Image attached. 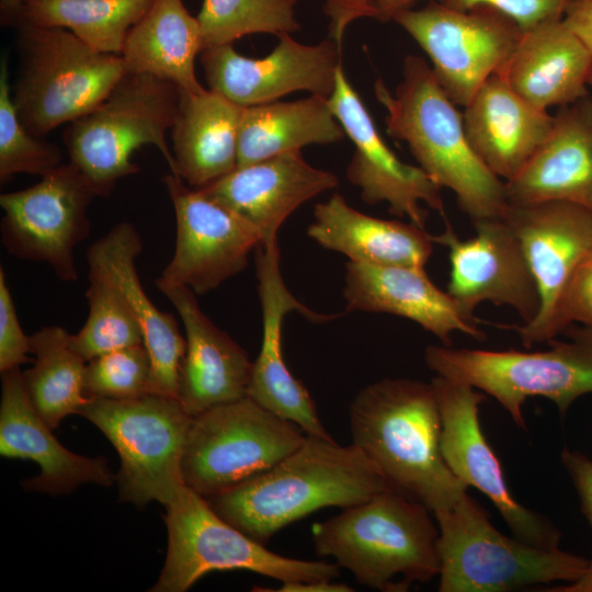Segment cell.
I'll list each match as a JSON object with an SVG mask.
<instances>
[{
	"mask_svg": "<svg viewBox=\"0 0 592 592\" xmlns=\"http://www.w3.org/2000/svg\"><path fill=\"white\" fill-rule=\"evenodd\" d=\"M389 483L353 443L307 435L266 471L207 498L215 512L252 539L265 544L308 514L364 502Z\"/></svg>",
	"mask_w": 592,
	"mask_h": 592,
	"instance_id": "obj_1",
	"label": "cell"
},
{
	"mask_svg": "<svg viewBox=\"0 0 592 592\" xmlns=\"http://www.w3.org/2000/svg\"><path fill=\"white\" fill-rule=\"evenodd\" d=\"M352 443L387 482L431 512L451 509L466 492L441 452V414L431 383L384 378L349 407Z\"/></svg>",
	"mask_w": 592,
	"mask_h": 592,
	"instance_id": "obj_2",
	"label": "cell"
},
{
	"mask_svg": "<svg viewBox=\"0 0 592 592\" xmlns=\"http://www.w3.org/2000/svg\"><path fill=\"white\" fill-rule=\"evenodd\" d=\"M374 93L387 112V133L407 144L419 167L455 194L473 221L503 216L509 205L505 182L474 151L463 114L422 57L405 58L402 80L394 92L378 79Z\"/></svg>",
	"mask_w": 592,
	"mask_h": 592,
	"instance_id": "obj_3",
	"label": "cell"
},
{
	"mask_svg": "<svg viewBox=\"0 0 592 592\" xmlns=\"http://www.w3.org/2000/svg\"><path fill=\"white\" fill-rule=\"evenodd\" d=\"M430 510L388 486L368 500L311 526L318 556L331 557L362 585L403 592L440 573L439 526Z\"/></svg>",
	"mask_w": 592,
	"mask_h": 592,
	"instance_id": "obj_4",
	"label": "cell"
},
{
	"mask_svg": "<svg viewBox=\"0 0 592 592\" xmlns=\"http://www.w3.org/2000/svg\"><path fill=\"white\" fill-rule=\"evenodd\" d=\"M15 27L20 70L11 94L36 136L91 112L126 72L121 55L99 53L66 29L25 21Z\"/></svg>",
	"mask_w": 592,
	"mask_h": 592,
	"instance_id": "obj_5",
	"label": "cell"
},
{
	"mask_svg": "<svg viewBox=\"0 0 592 592\" xmlns=\"http://www.w3.org/2000/svg\"><path fill=\"white\" fill-rule=\"evenodd\" d=\"M180 96L181 89L168 80L125 72L95 109L65 128L69 162L91 181L100 197L107 196L118 180L140 171L130 157L141 146H156L174 174L166 136Z\"/></svg>",
	"mask_w": 592,
	"mask_h": 592,
	"instance_id": "obj_6",
	"label": "cell"
},
{
	"mask_svg": "<svg viewBox=\"0 0 592 592\" xmlns=\"http://www.w3.org/2000/svg\"><path fill=\"white\" fill-rule=\"evenodd\" d=\"M439 525L440 592H506L554 581L572 582L589 560L499 532L467 492L433 513Z\"/></svg>",
	"mask_w": 592,
	"mask_h": 592,
	"instance_id": "obj_7",
	"label": "cell"
},
{
	"mask_svg": "<svg viewBox=\"0 0 592 592\" xmlns=\"http://www.w3.org/2000/svg\"><path fill=\"white\" fill-rule=\"evenodd\" d=\"M569 341H549L537 352L453 349L430 345L424 361L430 371L493 397L521 429L522 405L546 397L563 415L580 396L592 392V327L569 329Z\"/></svg>",
	"mask_w": 592,
	"mask_h": 592,
	"instance_id": "obj_8",
	"label": "cell"
},
{
	"mask_svg": "<svg viewBox=\"0 0 592 592\" xmlns=\"http://www.w3.org/2000/svg\"><path fill=\"white\" fill-rule=\"evenodd\" d=\"M166 509L168 551L152 592H184L212 571L247 570L281 583L340 576L335 562L295 559L267 549L224 520L187 486Z\"/></svg>",
	"mask_w": 592,
	"mask_h": 592,
	"instance_id": "obj_9",
	"label": "cell"
},
{
	"mask_svg": "<svg viewBox=\"0 0 592 592\" xmlns=\"http://www.w3.org/2000/svg\"><path fill=\"white\" fill-rule=\"evenodd\" d=\"M78 414L117 451L121 500L166 506L185 486L181 462L193 417L177 398L153 392L124 400L90 397Z\"/></svg>",
	"mask_w": 592,
	"mask_h": 592,
	"instance_id": "obj_10",
	"label": "cell"
},
{
	"mask_svg": "<svg viewBox=\"0 0 592 592\" xmlns=\"http://www.w3.org/2000/svg\"><path fill=\"white\" fill-rule=\"evenodd\" d=\"M306 433L248 396L192 418L181 462L185 486L204 498L225 492L285 458Z\"/></svg>",
	"mask_w": 592,
	"mask_h": 592,
	"instance_id": "obj_11",
	"label": "cell"
},
{
	"mask_svg": "<svg viewBox=\"0 0 592 592\" xmlns=\"http://www.w3.org/2000/svg\"><path fill=\"white\" fill-rule=\"evenodd\" d=\"M392 21L423 49L440 86L463 107L506 65L523 35L513 20L490 7L458 11L435 0Z\"/></svg>",
	"mask_w": 592,
	"mask_h": 592,
	"instance_id": "obj_12",
	"label": "cell"
},
{
	"mask_svg": "<svg viewBox=\"0 0 592 592\" xmlns=\"http://www.w3.org/2000/svg\"><path fill=\"white\" fill-rule=\"evenodd\" d=\"M96 197L91 181L72 163H62L36 184L0 195L1 243L11 255L44 262L59 280L75 282V248L89 235L88 208Z\"/></svg>",
	"mask_w": 592,
	"mask_h": 592,
	"instance_id": "obj_13",
	"label": "cell"
},
{
	"mask_svg": "<svg viewBox=\"0 0 592 592\" xmlns=\"http://www.w3.org/2000/svg\"><path fill=\"white\" fill-rule=\"evenodd\" d=\"M162 181L173 205L177 236L157 288L184 286L202 295L243 271L251 251L263 242L261 231L180 177L170 173Z\"/></svg>",
	"mask_w": 592,
	"mask_h": 592,
	"instance_id": "obj_14",
	"label": "cell"
},
{
	"mask_svg": "<svg viewBox=\"0 0 592 592\" xmlns=\"http://www.w3.org/2000/svg\"><path fill=\"white\" fill-rule=\"evenodd\" d=\"M431 384L441 414V452L452 473L492 501L515 537L544 548L559 547V530L543 515L520 504L508 488L501 464L478 418L486 395L437 375Z\"/></svg>",
	"mask_w": 592,
	"mask_h": 592,
	"instance_id": "obj_15",
	"label": "cell"
},
{
	"mask_svg": "<svg viewBox=\"0 0 592 592\" xmlns=\"http://www.w3.org/2000/svg\"><path fill=\"white\" fill-rule=\"evenodd\" d=\"M502 218L521 243L540 301L535 319L516 330L525 348L549 342L569 280L592 253V209L566 201L509 204Z\"/></svg>",
	"mask_w": 592,
	"mask_h": 592,
	"instance_id": "obj_16",
	"label": "cell"
},
{
	"mask_svg": "<svg viewBox=\"0 0 592 592\" xmlns=\"http://www.w3.org/2000/svg\"><path fill=\"white\" fill-rule=\"evenodd\" d=\"M278 38L262 58L240 55L232 44L204 49L201 65L208 89L243 107L275 102L295 91L329 99L341 66L339 42L305 45L289 33Z\"/></svg>",
	"mask_w": 592,
	"mask_h": 592,
	"instance_id": "obj_17",
	"label": "cell"
},
{
	"mask_svg": "<svg viewBox=\"0 0 592 592\" xmlns=\"http://www.w3.org/2000/svg\"><path fill=\"white\" fill-rule=\"evenodd\" d=\"M330 107L354 144L346 179L360 189L363 202L387 203L390 214L408 217L424 228L428 212L422 203L445 219L441 187L420 168L402 162L382 138L360 95L344 75L337 71Z\"/></svg>",
	"mask_w": 592,
	"mask_h": 592,
	"instance_id": "obj_18",
	"label": "cell"
},
{
	"mask_svg": "<svg viewBox=\"0 0 592 592\" xmlns=\"http://www.w3.org/2000/svg\"><path fill=\"white\" fill-rule=\"evenodd\" d=\"M445 230L432 236L448 250L447 293L474 317L482 301L512 307L532 322L539 310V295L521 243L502 218L474 220L476 235L462 240L446 220Z\"/></svg>",
	"mask_w": 592,
	"mask_h": 592,
	"instance_id": "obj_19",
	"label": "cell"
},
{
	"mask_svg": "<svg viewBox=\"0 0 592 592\" xmlns=\"http://www.w3.org/2000/svg\"><path fill=\"white\" fill-rule=\"evenodd\" d=\"M258 292L262 312V342L252 363L248 397L272 413L298 425L307 435L330 437L306 387L291 373L282 352V327L286 315L299 311L322 322L337 315L315 312L286 287L280 266L278 241L255 249Z\"/></svg>",
	"mask_w": 592,
	"mask_h": 592,
	"instance_id": "obj_20",
	"label": "cell"
},
{
	"mask_svg": "<svg viewBox=\"0 0 592 592\" xmlns=\"http://www.w3.org/2000/svg\"><path fill=\"white\" fill-rule=\"evenodd\" d=\"M0 454L31 459L39 475L23 481L30 491L59 496L83 483L110 487L116 479L103 457H86L62 446L35 410L20 367L1 373Z\"/></svg>",
	"mask_w": 592,
	"mask_h": 592,
	"instance_id": "obj_21",
	"label": "cell"
},
{
	"mask_svg": "<svg viewBox=\"0 0 592 592\" xmlns=\"http://www.w3.org/2000/svg\"><path fill=\"white\" fill-rule=\"evenodd\" d=\"M338 184L334 173L312 167L300 151H292L237 167L197 190L252 224L265 243L277 240L282 224L300 205Z\"/></svg>",
	"mask_w": 592,
	"mask_h": 592,
	"instance_id": "obj_22",
	"label": "cell"
},
{
	"mask_svg": "<svg viewBox=\"0 0 592 592\" xmlns=\"http://www.w3.org/2000/svg\"><path fill=\"white\" fill-rule=\"evenodd\" d=\"M178 311L186 350L179 369L178 400L195 417L247 397L252 363L246 351L201 309L196 294L184 286L159 288Z\"/></svg>",
	"mask_w": 592,
	"mask_h": 592,
	"instance_id": "obj_23",
	"label": "cell"
},
{
	"mask_svg": "<svg viewBox=\"0 0 592 592\" xmlns=\"http://www.w3.org/2000/svg\"><path fill=\"white\" fill-rule=\"evenodd\" d=\"M343 298L348 311L383 312L407 318L451 346L458 331L483 339L475 317L441 291L424 269L375 265L349 261L345 265Z\"/></svg>",
	"mask_w": 592,
	"mask_h": 592,
	"instance_id": "obj_24",
	"label": "cell"
},
{
	"mask_svg": "<svg viewBox=\"0 0 592 592\" xmlns=\"http://www.w3.org/2000/svg\"><path fill=\"white\" fill-rule=\"evenodd\" d=\"M143 250L137 228L118 223L87 251L89 271L110 281L122 294L140 325L150 357V390L178 399L179 369L186 340L173 315L159 310L141 286L136 259Z\"/></svg>",
	"mask_w": 592,
	"mask_h": 592,
	"instance_id": "obj_25",
	"label": "cell"
},
{
	"mask_svg": "<svg viewBox=\"0 0 592 592\" xmlns=\"http://www.w3.org/2000/svg\"><path fill=\"white\" fill-rule=\"evenodd\" d=\"M553 116L545 140L505 182L508 203L566 201L592 209V96L560 106Z\"/></svg>",
	"mask_w": 592,
	"mask_h": 592,
	"instance_id": "obj_26",
	"label": "cell"
},
{
	"mask_svg": "<svg viewBox=\"0 0 592 592\" xmlns=\"http://www.w3.org/2000/svg\"><path fill=\"white\" fill-rule=\"evenodd\" d=\"M470 146L502 181L519 174L549 134L554 116L520 96L498 72L464 106Z\"/></svg>",
	"mask_w": 592,
	"mask_h": 592,
	"instance_id": "obj_27",
	"label": "cell"
},
{
	"mask_svg": "<svg viewBox=\"0 0 592 592\" xmlns=\"http://www.w3.org/2000/svg\"><path fill=\"white\" fill-rule=\"evenodd\" d=\"M591 72L592 53L560 19L523 32L498 73L525 101L547 111L589 94Z\"/></svg>",
	"mask_w": 592,
	"mask_h": 592,
	"instance_id": "obj_28",
	"label": "cell"
},
{
	"mask_svg": "<svg viewBox=\"0 0 592 592\" xmlns=\"http://www.w3.org/2000/svg\"><path fill=\"white\" fill-rule=\"evenodd\" d=\"M307 235L319 246L340 252L352 262L422 269L434 243L424 228L363 214L338 193L315 205L314 221Z\"/></svg>",
	"mask_w": 592,
	"mask_h": 592,
	"instance_id": "obj_29",
	"label": "cell"
},
{
	"mask_svg": "<svg viewBox=\"0 0 592 592\" xmlns=\"http://www.w3.org/2000/svg\"><path fill=\"white\" fill-rule=\"evenodd\" d=\"M243 109L209 89L181 90L171 127L174 174L189 186L202 189L234 171Z\"/></svg>",
	"mask_w": 592,
	"mask_h": 592,
	"instance_id": "obj_30",
	"label": "cell"
},
{
	"mask_svg": "<svg viewBox=\"0 0 592 592\" xmlns=\"http://www.w3.org/2000/svg\"><path fill=\"white\" fill-rule=\"evenodd\" d=\"M203 50L197 18L183 1L153 0L129 31L121 56L126 72L152 75L200 93L206 89L196 78L195 58Z\"/></svg>",
	"mask_w": 592,
	"mask_h": 592,
	"instance_id": "obj_31",
	"label": "cell"
},
{
	"mask_svg": "<svg viewBox=\"0 0 592 592\" xmlns=\"http://www.w3.org/2000/svg\"><path fill=\"white\" fill-rule=\"evenodd\" d=\"M345 136L328 98L321 95L248 106L239 126L237 167L314 144H334Z\"/></svg>",
	"mask_w": 592,
	"mask_h": 592,
	"instance_id": "obj_32",
	"label": "cell"
},
{
	"mask_svg": "<svg viewBox=\"0 0 592 592\" xmlns=\"http://www.w3.org/2000/svg\"><path fill=\"white\" fill-rule=\"evenodd\" d=\"M70 335L59 326L33 333L34 365L22 373L31 402L52 430L69 414L78 413L89 399L83 390L87 362L71 349Z\"/></svg>",
	"mask_w": 592,
	"mask_h": 592,
	"instance_id": "obj_33",
	"label": "cell"
},
{
	"mask_svg": "<svg viewBox=\"0 0 592 592\" xmlns=\"http://www.w3.org/2000/svg\"><path fill=\"white\" fill-rule=\"evenodd\" d=\"M152 1L23 0L20 21L66 29L99 53L121 55L129 31Z\"/></svg>",
	"mask_w": 592,
	"mask_h": 592,
	"instance_id": "obj_34",
	"label": "cell"
},
{
	"mask_svg": "<svg viewBox=\"0 0 592 592\" xmlns=\"http://www.w3.org/2000/svg\"><path fill=\"white\" fill-rule=\"evenodd\" d=\"M86 297L88 319L78 333L70 335V346L80 357L89 362L116 350L144 344L140 325L110 281L89 271Z\"/></svg>",
	"mask_w": 592,
	"mask_h": 592,
	"instance_id": "obj_35",
	"label": "cell"
},
{
	"mask_svg": "<svg viewBox=\"0 0 592 592\" xmlns=\"http://www.w3.org/2000/svg\"><path fill=\"white\" fill-rule=\"evenodd\" d=\"M298 0H203L197 21L204 49L229 45L242 36H278L300 30L295 18Z\"/></svg>",
	"mask_w": 592,
	"mask_h": 592,
	"instance_id": "obj_36",
	"label": "cell"
},
{
	"mask_svg": "<svg viewBox=\"0 0 592 592\" xmlns=\"http://www.w3.org/2000/svg\"><path fill=\"white\" fill-rule=\"evenodd\" d=\"M62 164L58 146L32 134L20 121L12 100L8 58L0 66V182L19 173L43 174Z\"/></svg>",
	"mask_w": 592,
	"mask_h": 592,
	"instance_id": "obj_37",
	"label": "cell"
},
{
	"mask_svg": "<svg viewBox=\"0 0 592 592\" xmlns=\"http://www.w3.org/2000/svg\"><path fill=\"white\" fill-rule=\"evenodd\" d=\"M150 377V357L139 344L87 362L83 390L88 398L133 399L151 392Z\"/></svg>",
	"mask_w": 592,
	"mask_h": 592,
	"instance_id": "obj_38",
	"label": "cell"
},
{
	"mask_svg": "<svg viewBox=\"0 0 592 592\" xmlns=\"http://www.w3.org/2000/svg\"><path fill=\"white\" fill-rule=\"evenodd\" d=\"M570 0H444L443 4L458 11L490 7L513 20L523 31L542 23L563 19Z\"/></svg>",
	"mask_w": 592,
	"mask_h": 592,
	"instance_id": "obj_39",
	"label": "cell"
},
{
	"mask_svg": "<svg viewBox=\"0 0 592 592\" xmlns=\"http://www.w3.org/2000/svg\"><path fill=\"white\" fill-rule=\"evenodd\" d=\"M572 322L592 327V253L579 264L561 296L553 325L554 337Z\"/></svg>",
	"mask_w": 592,
	"mask_h": 592,
	"instance_id": "obj_40",
	"label": "cell"
},
{
	"mask_svg": "<svg viewBox=\"0 0 592 592\" xmlns=\"http://www.w3.org/2000/svg\"><path fill=\"white\" fill-rule=\"evenodd\" d=\"M31 340L20 325L3 267H0V372L30 361Z\"/></svg>",
	"mask_w": 592,
	"mask_h": 592,
	"instance_id": "obj_41",
	"label": "cell"
},
{
	"mask_svg": "<svg viewBox=\"0 0 592 592\" xmlns=\"http://www.w3.org/2000/svg\"><path fill=\"white\" fill-rule=\"evenodd\" d=\"M560 459L581 501V510L592 527V459L580 452L563 448Z\"/></svg>",
	"mask_w": 592,
	"mask_h": 592,
	"instance_id": "obj_42",
	"label": "cell"
},
{
	"mask_svg": "<svg viewBox=\"0 0 592 592\" xmlns=\"http://www.w3.org/2000/svg\"><path fill=\"white\" fill-rule=\"evenodd\" d=\"M376 0H327L326 11L332 19L333 33L339 42L344 27L361 16H374Z\"/></svg>",
	"mask_w": 592,
	"mask_h": 592,
	"instance_id": "obj_43",
	"label": "cell"
},
{
	"mask_svg": "<svg viewBox=\"0 0 592 592\" xmlns=\"http://www.w3.org/2000/svg\"><path fill=\"white\" fill-rule=\"evenodd\" d=\"M563 22L592 53V0H570Z\"/></svg>",
	"mask_w": 592,
	"mask_h": 592,
	"instance_id": "obj_44",
	"label": "cell"
},
{
	"mask_svg": "<svg viewBox=\"0 0 592 592\" xmlns=\"http://www.w3.org/2000/svg\"><path fill=\"white\" fill-rule=\"evenodd\" d=\"M278 592H351L354 591L345 583H337L333 580L315 581H289L282 582Z\"/></svg>",
	"mask_w": 592,
	"mask_h": 592,
	"instance_id": "obj_45",
	"label": "cell"
},
{
	"mask_svg": "<svg viewBox=\"0 0 592 592\" xmlns=\"http://www.w3.org/2000/svg\"><path fill=\"white\" fill-rule=\"evenodd\" d=\"M417 1L419 0H376L373 18L383 23L391 21L399 12L411 9ZM435 1L443 2L444 0Z\"/></svg>",
	"mask_w": 592,
	"mask_h": 592,
	"instance_id": "obj_46",
	"label": "cell"
},
{
	"mask_svg": "<svg viewBox=\"0 0 592 592\" xmlns=\"http://www.w3.org/2000/svg\"><path fill=\"white\" fill-rule=\"evenodd\" d=\"M549 592H592V558L589 560L584 573L576 581L558 588L547 589Z\"/></svg>",
	"mask_w": 592,
	"mask_h": 592,
	"instance_id": "obj_47",
	"label": "cell"
},
{
	"mask_svg": "<svg viewBox=\"0 0 592 592\" xmlns=\"http://www.w3.org/2000/svg\"><path fill=\"white\" fill-rule=\"evenodd\" d=\"M23 0H0V21L2 25L15 26L22 12Z\"/></svg>",
	"mask_w": 592,
	"mask_h": 592,
	"instance_id": "obj_48",
	"label": "cell"
},
{
	"mask_svg": "<svg viewBox=\"0 0 592 592\" xmlns=\"http://www.w3.org/2000/svg\"><path fill=\"white\" fill-rule=\"evenodd\" d=\"M589 87L592 89V72H591V76H590V79H589Z\"/></svg>",
	"mask_w": 592,
	"mask_h": 592,
	"instance_id": "obj_49",
	"label": "cell"
}]
</instances>
